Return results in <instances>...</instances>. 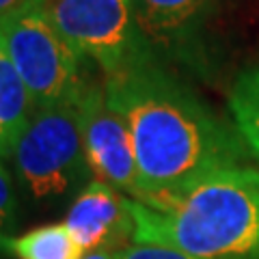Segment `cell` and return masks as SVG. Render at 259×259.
<instances>
[{
	"instance_id": "1",
	"label": "cell",
	"mask_w": 259,
	"mask_h": 259,
	"mask_svg": "<svg viewBox=\"0 0 259 259\" xmlns=\"http://www.w3.org/2000/svg\"><path fill=\"white\" fill-rule=\"evenodd\" d=\"M108 104L132 134L139 199L147 203L186 188L214 171L242 166L246 143L205 102L147 56L112 76H104Z\"/></svg>"
},
{
	"instance_id": "2",
	"label": "cell",
	"mask_w": 259,
	"mask_h": 259,
	"mask_svg": "<svg viewBox=\"0 0 259 259\" xmlns=\"http://www.w3.org/2000/svg\"><path fill=\"white\" fill-rule=\"evenodd\" d=\"M132 242L168 246L194 259H259V168L214 171L186 188L130 201Z\"/></svg>"
},
{
	"instance_id": "3",
	"label": "cell",
	"mask_w": 259,
	"mask_h": 259,
	"mask_svg": "<svg viewBox=\"0 0 259 259\" xmlns=\"http://www.w3.org/2000/svg\"><path fill=\"white\" fill-rule=\"evenodd\" d=\"M46 0H26L0 18V54L13 65L35 102L48 108L74 100L84 82V61L54 28Z\"/></svg>"
},
{
	"instance_id": "4",
	"label": "cell",
	"mask_w": 259,
	"mask_h": 259,
	"mask_svg": "<svg viewBox=\"0 0 259 259\" xmlns=\"http://www.w3.org/2000/svg\"><path fill=\"white\" fill-rule=\"evenodd\" d=\"M13 166L35 199L67 194L91 173L87 164L76 102L37 108L13 149Z\"/></svg>"
},
{
	"instance_id": "5",
	"label": "cell",
	"mask_w": 259,
	"mask_h": 259,
	"mask_svg": "<svg viewBox=\"0 0 259 259\" xmlns=\"http://www.w3.org/2000/svg\"><path fill=\"white\" fill-rule=\"evenodd\" d=\"M44 7L67 46L104 76L156 56L139 30L134 0H46Z\"/></svg>"
},
{
	"instance_id": "6",
	"label": "cell",
	"mask_w": 259,
	"mask_h": 259,
	"mask_svg": "<svg viewBox=\"0 0 259 259\" xmlns=\"http://www.w3.org/2000/svg\"><path fill=\"white\" fill-rule=\"evenodd\" d=\"M82 147L95 180L139 199V171L127 123L108 104L104 82L84 80L74 95Z\"/></svg>"
},
{
	"instance_id": "7",
	"label": "cell",
	"mask_w": 259,
	"mask_h": 259,
	"mask_svg": "<svg viewBox=\"0 0 259 259\" xmlns=\"http://www.w3.org/2000/svg\"><path fill=\"white\" fill-rule=\"evenodd\" d=\"M216 0H134L143 39L158 59L201 69L203 37Z\"/></svg>"
},
{
	"instance_id": "8",
	"label": "cell",
	"mask_w": 259,
	"mask_h": 259,
	"mask_svg": "<svg viewBox=\"0 0 259 259\" xmlns=\"http://www.w3.org/2000/svg\"><path fill=\"white\" fill-rule=\"evenodd\" d=\"M130 197L121 190L93 180L69 207L65 227L84 253L100 248H123L132 244L134 221Z\"/></svg>"
},
{
	"instance_id": "9",
	"label": "cell",
	"mask_w": 259,
	"mask_h": 259,
	"mask_svg": "<svg viewBox=\"0 0 259 259\" xmlns=\"http://www.w3.org/2000/svg\"><path fill=\"white\" fill-rule=\"evenodd\" d=\"M0 250L13 259H82L84 255L65 223L37 227L22 236H3Z\"/></svg>"
},
{
	"instance_id": "10",
	"label": "cell",
	"mask_w": 259,
	"mask_h": 259,
	"mask_svg": "<svg viewBox=\"0 0 259 259\" xmlns=\"http://www.w3.org/2000/svg\"><path fill=\"white\" fill-rule=\"evenodd\" d=\"M229 110L246 147L259 156V63L246 67L229 89Z\"/></svg>"
},
{
	"instance_id": "11",
	"label": "cell",
	"mask_w": 259,
	"mask_h": 259,
	"mask_svg": "<svg viewBox=\"0 0 259 259\" xmlns=\"http://www.w3.org/2000/svg\"><path fill=\"white\" fill-rule=\"evenodd\" d=\"M18 223V197L11 173L0 160V238L9 236V231Z\"/></svg>"
},
{
	"instance_id": "12",
	"label": "cell",
	"mask_w": 259,
	"mask_h": 259,
	"mask_svg": "<svg viewBox=\"0 0 259 259\" xmlns=\"http://www.w3.org/2000/svg\"><path fill=\"white\" fill-rule=\"evenodd\" d=\"M119 259H194L186 253H180L168 246H158V244H127L119 250Z\"/></svg>"
},
{
	"instance_id": "13",
	"label": "cell",
	"mask_w": 259,
	"mask_h": 259,
	"mask_svg": "<svg viewBox=\"0 0 259 259\" xmlns=\"http://www.w3.org/2000/svg\"><path fill=\"white\" fill-rule=\"evenodd\" d=\"M119 250H121V248H100V250H91V253H84L82 259H119Z\"/></svg>"
},
{
	"instance_id": "14",
	"label": "cell",
	"mask_w": 259,
	"mask_h": 259,
	"mask_svg": "<svg viewBox=\"0 0 259 259\" xmlns=\"http://www.w3.org/2000/svg\"><path fill=\"white\" fill-rule=\"evenodd\" d=\"M26 3V0H0V18L7 13H11L15 9H20V7Z\"/></svg>"
}]
</instances>
